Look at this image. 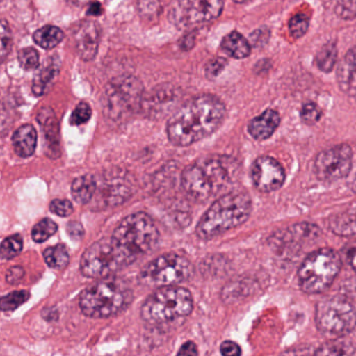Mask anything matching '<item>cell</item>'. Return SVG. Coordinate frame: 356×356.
I'll return each instance as SVG.
<instances>
[{
    "mask_svg": "<svg viewBox=\"0 0 356 356\" xmlns=\"http://www.w3.org/2000/svg\"><path fill=\"white\" fill-rule=\"evenodd\" d=\"M91 115H92V110H91L90 106L85 102H82L76 106V109L72 112V116H70V124L72 126H81V124L88 122Z\"/></svg>",
    "mask_w": 356,
    "mask_h": 356,
    "instance_id": "35",
    "label": "cell"
},
{
    "mask_svg": "<svg viewBox=\"0 0 356 356\" xmlns=\"http://www.w3.org/2000/svg\"><path fill=\"white\" fill-rule=\"evenodd\" d=\"M70 1L76 6H83L86 5L90 0H70Z\"/></svg>",
    "mask_w": 356,
    "mask_h": 356,
    "instance_id": "46",
    "label": "cell"
},
{
    "mask_svg": "<svg viewBox=\"0 0 356 356\" xmlns=\"http://www.w3.org/2000/svg\"><path fill=\"white\" fill-rule=\"evenodd\" d=\"M49 209L56 216L66 218L74 212V205L68 200H54L49 205Z\"/></svg>",
    "mask_w": 356,
    "mask_h": 356,
    "instance_id": "39",
    "label": "cell"
},
{
    "mask_svg": "<svg viewBox=\"0 0 356 356\" xmlns=\"http://www.w3.org/2000/svg\"><path fill=\"white\" fill-rule=\"evenodd\" d=\"M36 130L32 124H24L14 133L12 143L14 151L19 157L28 158L34 154L37 145Z\"/></svg>",
    "mask_w": 356,
    "mask_h": 356,
    "instance_id": "18",
    "label": "cell"
},
{
    "mask_svg": "<svg viewBox=\"0 0 356 356\" xmlns=\"http://www.w3.org/2000/svg\"><path fill=\"white\" fill-rule=\"evenodd\" d=\"M352 149L341 145L325 149L314 161V172L323 182H335L349 175L352 168Z\"/></svg>",
    "mask_w": 356,
    "mask_h": 356,
    "instance_id": "12",
    "label": "cell"
},
{
    "mask_svg": "<svg viewBox=\"0 0 356 356\" xmlns=\"http://www.w3.org/2000/svg\"><path fill=\"white\" fill-rule=\"evenodd\" d=\"M241 165L230 156L200 158L182 172L181 184L185 193L197 202H205L234 184Z\"/></svg>",
    "mask_w": 356,
    "mask_h": 356,
    "instance_id": "2",
    "label": "cell"
},
{
    "mask_svg": "<svg viewBox=\"0 0 356 356\" xmlns=\"http://www.w3.org/2000/svg\"><path fill=\"white\" fill-rule=\"evenodd\" d=\"M279 124L280 116L278 112L268 109L250 122L248 131L256 140H266L274 134Z\"/></svg>",
    "mask_w": 356,
    "mask_h": 356,
    "instance_id": "17",
    "label": "cell"
},
{
    "mask_svg": "<svg viewBox=\"0 0 356 356\" xmlns=\"http://www.w3.org/2000/svg\"><path fill=\"white\" fill-rule=\"evenodd\" d=\"M157 226L147 213L137 212L122 220L108 238L120 270L130 266L157 247Z\"/></svg>",
    "mask_w": 356,
    "mask_h": 356,
    "instance_id": "3",
    "label": "cell"
},
{
    "mask_svg": "<svg viewBox=\"0 0 356 356\" xmlns=\"http://www.w3.org/2000/svg\"><path fill=\"white\" fill-rule=\"evenodd\" d=\"M133 300V291L126 282L105 279L87 287L80 296L79 304L89 318H106L124 312Z\"/></svg>",
    "mask_w": 356,
    "mask_h": 356,
    "instance_id": "5",
    "label": "cell"
},
{
    "mask_svg": "<svg viewBox=\"0 0 356 356\" xmlns=\"http://www.w3.org/2000/svg\"><path fill=\"white\" fill-rule=\"evenodd\" d=\"M97 181L92 175L79 177L72 185V195L74 201L81 205L88 204L97 193Z\"/></svg>",
    "mask_w": 356,
    "mask_h": 356,
    "instance_id": "20",
    "label": "cell"
},
{
    "mask_svg": "<svg viewBox=\"0 0 356 356\" xmlns=\"http://www.w3.org/2000/svg\"><path fill=\"white\" fill-rule=\"evenodd\" d=\"M143 103V86L138 79L122 76L112 80L102 97L106 116L114 122L134 115Z\"/></svg>",
    "mask_w": 356,
    "mask_h": 356,
    "instance_id": "8",
    "label": "cell"
},
{
    "mask_svg": "<svg viewBox=\"0 0 356 356\" xmlns=\"http://www.w3.org/2000/svg\"><path fill=\"white\" fill-rule=\"evenodd\" d=\"M18 61H19L20 66L24 70H36L40 64L38 51L33 47L20 49L19 53H18Z\"/></svg>",
    "mask_w": 356,
    "mask_h": 356,
    "instance_id": "33",
    "label": "cell"
},
{
    "mask_svg": "<svg viewBox=\"0 0 356 356\" xmlns=\"http://www.w3.org/2000/svg\"><path fill=\"white\" fill-rule=\"evenodd\" d=\"M316 323L321 332L343 337L355 329L356 312L352 304L343 298H329L316 305Z\"/></svg>",
    "mask_w": 356,
    "mask_h": 356,
    "instance_id": "10",
    "label": "cell"
},
{
    "mask_svg": "<svg viewBox=\"0 0 356 356\" xmlns=\"http://www.w3.org/2000/svg\"><path fill=\"white\" fill-rule=\"evenodd\" d=\"M137 9L145 19H156L162 11L160 0H137Z\"/></svg>",
    "mask_w": 356,
    "mask_h": 356,
    "instance_id": "30",
    "label": "cell"
},
{
    "mask_svg": "<svg viewBox=\"0 0 356 356\" xmlns=\"http://www.w3.org/2000/svg\"><path fill=\"white\" fill-rule=\"evenodd\" d=\"M337 83L346 95L356 99V47L350 49L339 63Z\"/></svg>",
    "mask_w": 356,
    "mask_h": 356,
    "instance_id": "16",
    "label": "cell"
},
{
    "mask_svg": "<svg viewBox=\"0 0 356 356\" xmlns=\"http://www.w3.org/2000/svg\"><path fill=\"white\" fill-rule=\"evenodd\" d=\"M24 243L19 235L7 237L1 243V257L3 259H12L22 251Z\"/></svg>",
    "mask_w": 356,
    "mask_h": 356,
    "instance_id": "31",
    "label": "cell"
},
{
    "mask_svg": "<svg viewBox=\"0 0 356 356\" xmlns=\"http://www.w3.org/2000/svg\"><path fill=\"white\" fill-rule=\"evenodd\" d=\"M191 274L193 266L186 257L168 253L149 262L139 273L138 280L147 286H170L188 280Z\"/></svg>",
    "mask_w": 356,
    "mask_h": 356,
    "instance_id": "9",
    "label": "cell"
},
{
    "mask_svg": "<svg viewBox=\"0 0 356 356\" xmlns=\"http://www.w3.org/2000/svg\"><path fill=\"white\" fill-rule=\"evenodd\" d=\"M74 45L79 57L84 61H90L97 56L99 47V31L97 24L90 20H85L74 26Z\"/></svg>",
    "mask_w": 356,
    "mask_h": 356,
    "instance_id": "15",
    "label": "cell"
},
{
    "mask_svg": "<svg viewBox=\"0 0 356 356\" xmlns=\"http://www.w3.org/2000/svg\"><path fill=\"white\" fill-rule=\"evenodd\" d=\"M252 212V200L243 191H231L216 200L195 228L200 239L209 241L243 225Z\"/></svg>",
    "mask_w": 356,
    "mask_h": 356,
    "instance_id": "4",
    "label": "cell"
},
{
    "mask_svg": "<svg viewBox=\"0 0 356 356\" xmlns=\"http://www.w3.org/2000/svg\"><path fill=\"white\" fill-rule=\"evenodd\" d=\"M179 355H197V345L193 341H186L178 351Z\"/></svg>",
    "mask_w": 356,
    "mask_h": 356,
    "instance_id": "43",
    "label": "cell"
},
{
    "mask_svg": "<svg viewBox=\"0 0 356 356\" xmlns=\"http://www.w3.org/2000/svg\"><path fill=\"white\" fill-rule=\"evenodd\" d=\"M102 13H103V9H102V6L99 3H91L88 10V15L99 16Z\"/></svg>",
    "mask_w": 356,
    "mask_h": 356,
    "instance_id": "44",
    "label": "cell"
},
{
    "mask_svg": "<svg viewBox=\"0 0 356 356\" xmlns=\"http://www.w3.org/2000/svg\"><path fill=\"white\" fill-rule=\"evenodd\" d=\"M233 1L237 3H249L250 0H233Z\"/></svg>",
    "mask_w": 356,
    "mask_h": 356,
    "instance_id": "47",
    "label": "cell"
},
{
    "mask_svg": "<svg viewBox=\"0 0 356 356\" xmlns=\"http://www.w3.org/2000/svg\"><path fill=\"white\" fill-rule=\"evenodd\" d=\"M13 45V38H12L11 29L7 20H1V60L5 61L7 56L9 55Z\"/></svg>",
    "mask_w": 356,
    "mask_h": 356,
    "instance_id": "37",
    "label": "cell"
},
{
    "mask_svg": "<svg viewBox=\"0 0 356 356\" xmlns=\"http://www.w3.org/2000/svg\"><path fill=\"white\" fill-rule=\"evenodd\" d=\"M36 44L44 49H53L62 42L64 33L61 29L54 26H43L34 33L33 36Z\"/></svg>",
    "mask_w": 356,
    "mask_h": 356,
    "instance_id": "23",
    "label": "cell"
},
{
    "mask_svg": "<svg viewBox=\"0 0 356 356\" xmlns=\"http://www.w3.org/2000/svg\"><path fill=\"white\" fill-rule=\"evenodd\" d=\"M335 13L341 19L356 18V0H337Z\"/></svg>",
    "mask_w": 356,
    "mask_h": 356,
    "instance_id": "36",
    "label": "cell"
},
{
    "mask_svg": "<svg viewBox=\"0 0 356 356\" xmlns=\"http://www.w3.org/2000/svg\"><path fill=\"white\" fill-rule=\"evenodd\" d=\"M341 260L334 250L324 248L310 253L298 270V281L304 293L316 295L326 291L339 275Z\"/></svg>",
    "mask_w": 356,
    "mask_h": 356,
    "instance_id": "7",
    "label": "cell"
},
{
    "mask_svg": "<svg viewBox=\"0 0 356 356\" xmlns=\"http://www.w3.org/2000/svg\"><path fill=\"white\" fill-rule=\"evenodd\" d=\"M226 118V107L218 97L202 95L181 106L166 127L168 139L177 147H188L213 134Z\"/></svg>",
    "mask_w": 356,
    "mask_h": 356,
    "instance_id": "1",
    "label": "cell"
},
{
    "mask_svg": "<svg viewBox=\"0 0 356 356\" xmlns=\"http://www.w3.org/2000/svg\"><path fill=\"white\" fill-rule=\"evenodd\" d=\"M222 51L234 59H245L251 54V47L247 39L237 32H232L222 39Z\"/></svg>",
    "mask_w": 356,
    "mask_h": 356,
    "instance_id": "21",
    "label": "cell"
},
{
    "mask_svg": "<svg viewBox=\"0 0 356 356\" xmlns=\"http://www.w3.org/2000/svg\"><path fill=\"white\" fill-rule=\"evenodd\" d=\"M348 260H349L350 266L356 272V247L352 248L348 252Z\"/></svg>",
    "mask_w": 356,
    "mask_h": 356,
    "instance_id": "45",
    "label": "cell"
},
{
    "mask_svg": "<svg viewBox=\"0 0 356 356\" xmlns=\"http://www.w3.org/2000/svg\"><path fill=\"white\" fill-rule=\"evenodd\" d=\"M58 226L54 220L49 218H44L40 220L38 224L35 225L32 231V238L36 243L47 241L49 237L53 236L57 232Z\"/></svg>",
    "mask_w": 356,
    "mask_h": 356,
    "instance_id": "28",
    "label": "cell"
},
{
    "mask_svg": "<svg viewBox=\"0 0 356 356\" xmlns=\"http://www.w3.org/2000/svg\"><path fill=\"white\" fill-rule=\"evenodd\" d=\"M227 64H228V62L226 61V59H222V58L211 60V61L208 62L207 65H206V76H207L208 79L216 78V76H220V72L225 70Z\"/></svg>",
    "mask_w": 356,
    "mask_h": 356,
    "instance_id": "40",
    "label": "cell"
},
{
    "mask_svg": "<svg viewBox=\"0 0 356 356\" xmlns=\"http://www.w3.org/2000/svg\"><path fill=\"white\" fill-rule=\"evenodd\" d=\"M193 308V295L184 287H159L141 306V318L151 325L176 322L189 316Z\"/></svg>",
    "mask_w": 356,
    "mask_h": 356,
    "instance_id": "6",
    "label": "cell"
},
{
    "mask_svg": "<svg viewBox=\"0 0 356 356\" xmlns=\"http://www.w3.org/2000/svg\"><path fill=\"white\" fill-rule=\"evenodd\" d=\"M309 26V20L303 14L293 16L289 22V33L293 38H301L306 34Z\"/></svg>",
    "mask_w": 356,
    "mask_h": 356,
    "instance_id": "34",
    "label": "cell"
},
{
    "mask_svg": "<svg viewBox=\"0 0 356 356\" xmlns=\"http://www.w3.org/2000/svg\"><path fill=\"white\" fill-rule=\"evenodd\" d=\"M321 116H322V112L316 104L307 103L302 107L301 118L305 124H316L320 120Z\"/></svg>",
    "mask_w": 356,
    "mask_h": 356,
    "instance_id": "38",
    "label": "cell"
},
{
    "mask_svg": "<svg viewBox=\"0 0 356 356\" xmlns=\"http://www.w3.org/2000/svg\"><path fill=\"white\" fill-rule=\"evenodd\" d=\"M30 298V293L26 291H13L9 295L5 296L1 299V309L3 312H11L16 309L20 305L28 301Z\"/></svg>",
    "mask_w": 356,
    "mask_h": 356,
    "instance_id": "32",
    "label": "cell"
},
{
    "mask_svg": "<svg viewBox=\"0 0 356 356\" xmlns=\"http://www.w3.org/2000/svg\"><path fill=\"white\" fill-rule=\"evenodd\" d=\"M353 353V348L347 341H328L324 346H321L316 351V354L322 355H347Z\"/></svg>",
    "mask_w": 356,
    "mask_h": 356,
    "instance_id": "29",
    "label": "cell"
},
{
    "mask_svg": "<svg viewBox=\"0 0 356 356\" xmlns=\"http://www.w3.org/2000/svg\"><path fill=\"white\" fill-rule=\"evenodd\" d=\"M251 178L257 191L272 193L280 188L284 183V168L274 158L261 156L252 165Z\"/></svg>",
    "mask_w": 356,
    "mask_h": 356,
    "instance_id": "14",
    "label": "cell"
},
{
    "mask_svg": "<svg viewBox=\"0 0 356 356\" xmlns=\"http://www.w3.org/2000/svg\"><path fill=\"white\" fill-rule=\"evenodd\" d=\"M333 232L343 236H356V213H346L337 216L330 222Z\"/></svg>",
    "mask_w": 356,
    "mask_h": 356,
    "instance_id": "25",
    "label": "cell"
},
{
    "mask_svg": "<svg viewBox=\"0 0 356 356\" xmlns=\"http://www.w3.org/2000/svg\"><path fill=\"white\" fill-rule=\"evenodd\" d=\"M220 353L225 356L241 355V347L232 341H226L220 345Z\"/></svg>",
    "mask_w": 356,
    "mask_h": 356,
    "instance_id": "41",
    "label": "cell"
},
{
    "mask_svg": "<svg viewBox=\"0 0 356 356\" xmlns=\"http://www.w3.org/2000/svg\"><path fill=\"white\" fill-rule=\"evenodd\" d=\"M37 120L44 132L47 147L51 149L53 153L54 151L57 152L59 147V124L53 110L51 108H42L39 111Z\"/></svg>",
    "mask_w": 356,
    "mask_h": 356,
    "instance_id": "19",
    "label": "cell"
},
{
    "mask_svg": "<svg viewBox=\"0 0 356 356\" xmlns=\"http://www.w3.org/2000/svg\"><path fill=\"white\" fill-rule=\"evenodd\" d=\"M222 9V0H172L168 8V19L184 30L213 22L220 17Z\"/></svg>",
    "mask_w": 356,
    "mask_h": 356,
    "instance_id": "11",
    "label": "cell"
},
{
    "mask_svg": "<svg viewBox=\"0 0 356 356\" xmlns=\"http://www.w3.org/2000/svg\"><path fill=\"white\" fill-rule=\"evenodd\" d=\"M24 270L19 268V266H14V268H11L8 270L6 278H7V281L10 284H17L24 278Z\"/></svg>",
    "mask_w": 356,
    "mask_h": 356,
    "instance_id": "42",
    "label": "cell"
},
{
    "mask_svg": "<svg viewBox=\"0 0 356 356\" xmlns=\"http://www.w3.org/2000/svg\"><path fill=\"white\" fill-rule=\"evenodd\" d=\"M45 262L47 266L56 270H61L65 268L70 262V253L67 248L64 245H54V247L47 248L43 252Z\"/></svg>",
    "mask_w": 356,
    "mask_h": 356,
    "instance_id": "24",
    "label": "cell"
},
{
    "mask_svg": "<svg viewBox=\"0 0 356 356\" xmlns=\"http://www.w3.org/2000/svg\"><path fill=\"white\" fill-rule=\"evenodd\" d=\"M176 90L170 86L158 87L157 90L154 91L149 97L143 99V102L147 104L149 108L155 109V108L166 106L168 104L175 103L177 99Z\"/></svg>",
    "mask_w": 356,
    "mask_h": 356,
    "instance_id": "26",
    "label": "cell"
},
{
    "mask_svg": "<svg viewBox=\"0 0 356 356\" xmlns=\"http://www.w3.org/2000/svg\"><path fill=\"white\" fill-rule=\"evenodd\" d=\"M337 59V45L329 42L325 44L318 51L316 56V64L318 70L324 72H329L334 67Z\"/></svg>",
    "mask_w": 356,
    "mask_h": 356,
    "instance_id": "27",
    "label": "cell"
},
{
    "mask_svg": "<svg viewBox=\"0 0 356 356\" xmlns=\"http://www.w3.org/2000/svg\"><path fill=\"white\" fill-rule=\"evenodd\" d=\"M80 268L85 277L93 279L106 278L120 270L108 238L95 241L84 252Z\"/></svg>",
    "mask_w": 356,
    "mask_h": 356,
    "instance_id": "13",
    "label": "cell"
},
{
    "mask_svg": "<svg viewBox=\"0 0 356 356\" xmlns=\"http://www.w3.org/2000/svg\"><path fill=\"white\" fill-rule=\"evenodd\" d=\"M58 74H59V66L54 60H51L43 70H40L35 80L33 81V92L35 93V95L40 97V95H45L51 88V85L57 78Z\"/></svg>",
    "mask_w": 356,
    "mask_h": 356,
    "instance_id": "22",
    "label": "cell"
}]
</instances>
